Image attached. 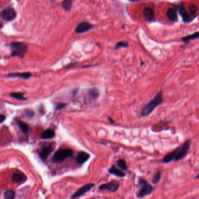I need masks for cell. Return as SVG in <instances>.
I'll list each match as a JSON object with an SVG mask.
<instances>
[{
	"instance_id": "obj_30",
	"label": "cell",
	"mask_w": 199,
	"mask_h": 199,
	"mask_svg": "<svg viewBox=\"0 0 199 199\" xmlns=\"http://www.w3.org/2000/svg\"><path fill=\"white\" fill-rule=\"evenodd\" d=\"M189 9L190 11L191 12V13L192 14V15L195 14V13L196 12V10H197V8H196V7L195 5H191Z\"/></svg>"
},
{
	"instance_id": "obj_27",
	"label": "cell",
	"mask_w": 199,
	"mask_h": 199,
	"mask_svg": "<svg viewBox=\"0 0 199 199\" xmlns=\"http://www.w3.org/2000/svg\"><path fill=\"white\" fill-rule=\"evenodd\" d=\"M161 178V172L160 171H158L155 172L152 176V182L154 184H156L160 181Z\"/></svg>"
},
{
	"instance_id": "obj_34",
	"label": "cell",
	"mask_w": 199,
	"mask_h": 199,
	"mask_svg": "<svg viewBox=\"0 0 199 199\" xmlns=\"http://www.w3.org/2000/svg\"><path fill=\"white\" fill-rule=\"evenodd\" d=\"M130 1H138L139 0H130Z\"/></svg>"
},
{
	"instance_id": "obj_10",
	"label": "cell",
	"mask_w": 199,
	"mask_h": 199,
	"mask_svg": "<svg viewBox=\"0 0 199 199\" xmlns=\"http://www.w3.org/2000/svg\"><path fill=\"white\" fill-rule=\"evenodd\" d=\"M93 28H94V26L92 25H91L88 22H83L80 23L77 25L75 31H76V33H78V34H81V33H85V32L90 30Z\"/></svg>"
},
{
	"instance_id": "obj_19",
	"label": "cell",
	"mask_w": 199,
	"mask_h": 199,
	"mask_svg": "<svg viewBox=\"0 0 199 199\" xmlns=\"http://www.w3.org/2000/svg\"><path fill=\"white\" fill-rule=\"evenodd\" d=\"M16 124L18 126L19 130L22 133H24L25 134H27L29 132V126L28 124L21 120H17L16 121Z\"/></svg>"
},
{
	"instance_id": "obj_33",
	"label": "cell",
	"mask_w": 199,
	"mask_h": 199,
	"mask_svg": "<svg viewBox=\"0 0 199 199\" xmlns=\"http://www.w3.org/2000/svg\"><path fill=\"white\" fill-rule=\"evenodd\" d=\"M196 179H199V174L197 175L196 176Z\"/></svg>"
},
{
	"instance_id": "obj_8",
	"label": "cell",
	"mask_w": 199,
	"mask_h": 199,
	"mask_svg": "<svg viewBox=\"0 0 199 199\" xmlns=\"http://www.w3.org/2000/svg\"><path fill=\"white\" fill-rule=\"evenodd\" d=\"M94 186H95V183H87L84 186H83L82 187L77 190L76 192L71 196V199H76V198L80 197L84 194L90 192V190L94 187Z\"/></svg>"
},
{
	"instance_id": "obj_29",
	"label": "cell",
	"mask_w": 199,
	"mask_h": 199,
	"mask_svg": "<svg viewBox=\"0 0 199 199\" xmlns=\"http://www.w3.org/2000/svg\"><path fill=\"white\" fill-rule=\"evenodd\" d=\"M66 104H62V103L58 104H56V108H55V109H56V110H58L62 109L66 106Z\"/></svg>"
},
{
	"instance_id": "obj_7",
	"label": "cell",
	"mask_w": 199,
	"mask_h": 199,
	"mask_svg": "<svg viewBox=\"0 0 199 199\" xmlns=\"http://www.w3.org/2000/svg\"><path fill=\"white\" fill-rule=\"evenodd\" d=\"M16 16V12L15 10L11 7H7L1 12V18L7 22H11L14 21Z\"/></svg>"
},
{
	"instance_id": "obj_28",
	"label": "cell",
	"mask_w": 199,
	"mask_h": 199,
	"mask_svg": "<svg viewBox=\"0 0 199 199\" xmlns=\"http://www.w3.org/2000/svg\"><path fill=\"white\" fill-rule=\"evenodd\" d=\"M128 46V44L126 42H120L116 44L115 49H118L120 48H127Z\"/></svg>"
},
{
	"instance_id": "obj_9",
	"label": "cell",
	"mask_w": 199,
	"mask_h": 199,
	"mask_svg": "<svg viewBox=\"0 0 199 199\" xmlns=\"http://www.w3.org/2000/svg\"><path fill=\"white\" fill-rule=\"evenodd\" d=\"M99 188L102 190H108L110 192H116L119 188V184L116 181H112L109 183L100 185Z\"/></svg>"
},
{
	"instance_id": "obj_1",
	"label": "cell",
	"mask_w": 199,
	"mask_h": 199,
	"mask_svg": "<svg viewBox=\"0 0 199 199\" xmlns=\"http://www.w3.org/2000/svg\"><path fill=\"white\" fill-rule=\"evenodd\" d=\"M191 143L189 140H186L181 147H178L173 151L167 154L162 160V163L168 164L172 161H178L185 157L189 150Z\"/></svg>"
},
{
	"instance_id": "obj_6",
	"label": "cell",
	"mask_w": 199,
	"mask_h": 199,
	"mask_svg": "<svg viewBox=\"0 0 199 199\" xmlns=\"http://www.w3.org/2000/svg\"><path fill=\"white\" fill-rule=\"evenodd\" d=\"M138 184L140 186V188L137 193L138 198H143L151 194L153 191L154 187L147 181L143 179H139Z\"/></svg>"
},
{
	"instance_id": "obj_25",
	"label": "cell",
	"mask_w": 199,
	"mask_h": 199,
	"mask_svg": "<svg viewBox=\"0 0 199 199\" xmlns=\"http://www.w3.org/2000/svg\"><path fill=\"white\" fill-rule=\"evenodd\" d=\"M15 192L13 190H6L3 194L4 199H14L15 197Z\"/></svg>"
},
{
	"instance_id": "obj_4",
	"label": "cell",
	"mask_w": 199,
	"mask_h": 199,
	"mask_svg": "<svg viewBox=\"0 0 199 199\" xmlns=\"http://www.w3.org/2000/svg\"><path fill=\"white\" fill-rule=\"evenodd\" d=\"M12 57L23 58L28 51V45L22 42H12L10 44Z\"/></svg>"
},
{
	"instance_id": "obj_14",
	"label": "cell",
	"mask_w": 199,
	"mask_h": 199,
	"mask_svg": "<svg viewBox=\"0 0 199 199\" xmlns=\"http://www.w3.org/2000/svg\"><path fill=\"white\" fill-rule=\"evenodd\" d=\"M32 74L30 72H15V73H11L10 74L7 75V76L9 78H15V77H18V78H21L24 80H28L31 77Z\"/></svg>"
},
{
	"instance_id": "obj_32",
	"label": "cell",
	"mask_w": 199,
	"mask_h": 199,
	"mask_svg": "<svg viewBox=\"0 0 199 199\" xmlns=\"http://www.w3.org/2000/svg\"><path fill=\"white\" fill-rule=\"evenodd\" d=\"M108 118H109V120H110V121L112 123H114V122L113 121V119H112V118H110V117H108Z\"/></svg>"
},
{
	"instance_id": "obj_2",
	"label": "cell",
	"mask_w": 199,
	"mask_h": 199,
	"mask_svg": "<svg viewBox=\"0 0 199 199\" xmlns=\"http://www.w3.org/2000/svg\"><path fill=\"white\" fill-rule=\"evenodd\" d=\"M163 92L162 90L159 91L153 99H152L143 108H142L140 116L141 117H147L159 105L161 104L163 102Z\"/></svg>"
},
{
	"instance_id": "obj_16",
	"label": "cell",
	"mask_w": 199,
	"mask_h": 199,
	"mask_svg": "<svg viewBox=\"0 0 199 199\" xmlns=\"http://www.w3.org/2000/svg\"><path fill=\"white\" fill-rule=\"evenodd\" d=\"M166 15L168 19L170 20L172 22H175L178 19V15L176 12V10L174 8L168 9V10L166 11Z\"/></svg>"
},
{
	"instance_id": "obj_13",
	"label": "cell",
	"mask_w": 199,
	"mask_h": 199,
	"mask_svg": "<svg viewBox=\"0 0 199 199\" xmlns=\"http://www.w3.org/2000/svg\"><path fill=\"white\" fill-rule=\"evenodd\" d=\"M90 158V155L86 152L80 151L76 156V161L79 164L86 163Z\"/></svg>"
},
{
	"instance_id": "obj_15",
	"label": "cell",
	"mask_w": 199,
	"mask_h": 199,
	"mask_svg": "<svg viewBox=\"0 0 199 199\" xmlns=\"http://www.w3.org/2000/svg\"><path fill=\"white\" fill-rule=\"evenodd\" d=\"M109 174L117 176L118 178H124L126 176V174L123 172V171L119 170L114 165H112L111 166L108 170Z\"/></svg>"
},
{
	"instance_id": "obj_11",
	"label": "cell",
	"mask_w": 199,
	"mask_h": 199,
	"mask_svg": "<svg viewBox=\"0 0 199 199\" xmlns=\"http://www.w3.org/2000/svg\"><path fill=\"white\" fill-rule=\"evenodd\" d=\"M178 10L179 11V12L180 14L181 17L182 18L183 22L186 23H188L190 22L191 18L190 17V15L187 11L185 8V5L183 3H180L178 5Z\"/></svg>"
},
{
	"instance_id": "obj_5",
	"label": "cell",
	"mask_w": 199,
	"mask_h": 199,
	"mask_svg": "<svg viewBox=\"0 0 199 199\" xmlns=\"http://www.w3.org/2000/svg\"><path fill=\"white\" fill-rule=\"evenodd\" d=\"M54 149V144L52 142H43L38 150V154L40 158L45 162Z\"/></svg>"
},
{
	"instance_id": "obj_22",
	"label": "cell",
	"mask_w": 199,
	"mask_h": 199,
	"mask_svg": "<svg viewBox=\"0 0 199 199\" xmlns=\"http://www.w3.org/2000/svg\"><path fill=\"white\" fill-rule=\"evenodd\" d=\"M198 38H199V32H195L193 34L190 35H188L187 36H185V37L182 38V40L183 42H187L189 40H193V39H198Z\"/></svg>"
},
{
	"instance_id": "obj_3",
	"label": "cell",
	"mask_w": 199,
	"mask_h": 199,
	"mask_svg": "<svg viewBox=\"0 0 199 199\" xmlns=\"http://www.w3.org/2000/svg\"><path fill=\"white\" fill-rule=\"evenodd\" d=\"M74 151L70 148H60L54 152L52 158V162L54 164H59L64 161L68 158L73 155Z\"/></svg>"
},
{
	"instance_id": "obj_18",
	"label": "cell",
	"mask_w": 199,
	"mask_h": 199,
	"mask_svg": "<svg viewBox=\"0 0 199 199\" xmlns=\"http://www.w3.org/2000/svg\"><path fill=\"white\" fill-rule=\"evenodd\" d=\"M27 179L26 176L23 174L16 172L13 174L12 176V180L15 183H21L25 182Z\"/></svg>"
},
{
	"instance_id": "obj_24",
	"label": "cell",
	"mask_w": 199,
	"mask_h": 199,
	"mask_svg": "<svg viewBox=\"0 0 199 199\" xmlns=\"http://www.w3.org/2000/svg\"><path fill=\"white\" fill-rule=\"evenodd\" d=\"M73 1L74 0H63L62 2V7L63 9L66 11H70Z\"/></svg>"
},
{
	"instance_id": "obj_31",
	"label": "cell",
	"mask_w": 199,
	"mask_h": 199,
	"mask_svg": "<svg viewBox=\"0 0 199 199\" xmlns=\"http://www.w3.org/2000/svg\"><path fill=\"white\" fill-rule=\"evenodd\" d=\"M5 119H6V116H5V115H4L2 114H0V123H2L5 121Z\"/></svg>"
},
{
	"instance_id": "obj_26",
	"label": "cell",
	"mask_w": 199,
	"mask_h": 199,
	"mask_svg": "<svg viewBox=\"0 0 199 199\" xmlns=\"http://www.w3.org/2000/svg\"><path fill=\"white\" fill-rule=\"evenodd\" d=\"M22 117L25 118H32L34 116V112L30 109H26L22 112Z\"/></svg>"
},
{
	"instance_id": "obj_12",
	"label": "cell",
	"mask_w": 199,
	"mask_h": 199,
	"mask_svg": "<svg viewBox=\"0 0 199 199\" xmlns=\"http://www.w3.org/2000/svg\"><path fill=\"white\" fill-rule=\"evenodd\" d=\"M142 16L148 22H152L155 19L154 11L151 8H145L142 10Z\"/></svg>"
},
{
	"instance_id": "obj_23",
	"label": "cell",
	"mask_w": 199,
	"mask_h": 199,
	"mask_svg": "<svg viewBox=\"0 0 199 199\" xmlns=\"http://www.w3.org/2000/svg\"><path fill=\"white\" fill-rule=\"evenodd\" d=\"M116 165L122 171H126L127 170L128 168L126 161L123 159H120L116 161Z\"/></svg>"
},
{
	"instance_id": "obj_21",
	"label": "cell",
	"mask_w": 199,
	"mask_h": 199,
	"mask_svg": "<svg viewBox=\"0 0 199 199\" xmlns=\"http://www.w3.org/2000/svg\"><path fill=\"white\" fill-rule=\"evenodd\" d=\"M24 93L22 92H12L10 94V97L14 98L15 100H26L24 96Z\"/></svg>"
},
{
	"instance_id": "obj_17",
	"label": "cell",
	"mask_w": 199,
	"mask_h": 199,
	"mask_svg": "<svg viewBox=\"0 0 199 199\" xmlns=\"http://www.w3.org/2000/svg\"><path fill=\"white\" fill-rule=\"evenodd\" d=\"M54 137H55V132L53 130L50 128L46 129L44 131H43L40 136L41 138L43 140L52 139Z\"/></svg>"
},
{
	"instance_id": "obj_20",
	"label": "cell",
	"mask_w": 199,
	"mask_h": 199,
	"mask_svg": "<svg viewBox=\"0 0 199 199\" xmlns=\"http://www.w3.org/2000/svg\"><path fill=\"white\" fill-rule=\"evenodd\" d=\"M88 94L92 99H96L100 96V90L96 88H92L88 90Z\"/></svg>"
}]
</instances>
